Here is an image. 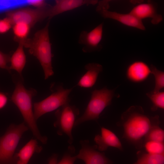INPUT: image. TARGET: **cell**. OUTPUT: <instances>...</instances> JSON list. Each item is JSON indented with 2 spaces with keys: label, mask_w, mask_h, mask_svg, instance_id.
Returning <instances> with one entry per match:
<instances>
[{
  "label": "cell",
  "mask_w": 164,
  "mask_h": 164,
  "mask_svg": "<svg viewBox=\"0 0 164 164\" xmlns=\"http://www.w3.org/2000/svg\"><path fill=\"white\" fill-rule=\"evenodd\" d=\"M147 96L152 103L151 110L155 111L158 108L164 109V92L159 91L153 93L151 91L146 94Z\"/></svg>",
  "instance_id": "44dd1931"
},
{
  "label": "cell",
  "mask_w": 164,
  "mask_h": 164,
  "mask_svg": "<svg viewBox=\"0 0 164 164\" xmlns=\"http://www.w3.org/2000/svg\"><path fill=\"white\" fill-rule=\"evenodd\" d=\"M31 28L29 25L22 22L13 24L12 28L14 35V40L18 43L27 39Z\"/></svg>",
  "instance_id": "ffe728a7"
},
{
  "label": "cell",
  "mask_w": 164,
  "mask_h": 164,
  "mask_svg": "<svg viewBox=\"0 0 164 164\" xmlns=\"http://www.w3.org/2000/svg\"><path fill=\"white\" fill-rule=\"evenodd\" d=\"M11 56L0 51V68L7 70L10 72L8 63L10 62Z\"/></svg>",
  "instance_id": "4316f807"
},
{
  "label": "cell",
  "mask_w": 164,
  "mask_h": 164,
  "mask_svg": "<svg viewBox=\"0 0 164 164\" xmlns=\"http://www.w3.org/2000/svg\"><path fill=\"white\" fill-rule=\"evenodd\" d=\"M151 73L150 67L145 62L140 61L131 63L128 67L126 72L127 78L135 83L144 81Z\"/></svg>",
  "instance_id": "9a60e30c"
},
{
  "label": "cell",
  "mask_w": 164,
  "mask_h": 164,
  "mask_svg": "<svg viewBox=\"0 0 164 164\" xmlns=\"http://www.w3.org/2000/svg\"><path fill=\"white\" fill-rule=\"evenodd\" d=\"M79 113L78 108L69 103L60 107L55 113L56 120L53 125L57 129V134L60 135H66L68 138V142L70 145L73 141L72 130Z\"/></svg>",
  "instance_id": "52a82bcc"
},
{
  "label": "cell",
  "mask_w": 164,
  "mask_h": 164,
  "mask_svg": "<svg viewBox=\"0 0 164 164\" xmlns=\"http://www.w3.org/2000/svg\"><path fill=\"white\" fill-rule=\"evenodd\" d=\"M51 6L40 9L23 7L9 10L6 12V17L12 25L19 22H26L33 27L37 22L49 17Z\"/></svg>",
  "instance_id": "ba28073f"
},
{
  "label": "cell",
  "mask_w": 164,
  "mask_h": 164,
  "mask_svg": "<svg viewBox=\"0 0 164 164\" xmlns=\"http://www.w3.org/2000/svg\"><path fill=\"white\" fill-rule=\"evenodd\" d=\"M136 154L137 160L133 164H164V154H152L140 150Z\"/></svg>",
  "instance_id": "d6986e66"
},
{
  "label": "cell",
  "mask_w": 164,
  "mask_h": 164,
  "mask_svg": "<svg viewBox=\"0 0 164 164\" xmlns=\"http://www.w3.org/2000/svg\"><path fill=\"white\" fill-rule=\"evenodd\" d=\"M86 73L80 78L77 85L84 88L92 87L95 84L99 74L103 70L102 66L92 63L86 65Z\"/></svg>",
  "instance_id": "2e32d148"
},
{
  "label": "cell",
  "mask_w": 164,
  "mask_h": 164,
  "mask_svg": "<svg viewBox=\"0 0 164 164\" xmlns=\"http://www.w3.org/2000/svg\"><path fill=\"white\" fill-rule=\"evenodd\" d=\"M50 21L43 28L37 31L32 38H27L18 43L28 48L30 53L38 60L43 70L45 80L54 74L52 66L53 54L52 53L49 32Z\"/></svg>",
  "instance_id": "3957f363"
},
{
  "label": "cell",
  "mask_w": 164,
  "mask_h": 164,
  "mask_svg": "<svg viewBox=\"0 0 164 164\" xmlns=\"http://www.w3.org/2000/svg\"><path fill=\"white\" fill-rule=\"evenodd\" d=\"M55 4L51 6L49 17L50 20L54 16L84 5H95L98 1L94 0H56Z\"/></svg>",
  "instance_id": "4fadbf2b"
},
{
  "label": "cell",
  "mask_w": 164,
  "mask_h": 164,
  "mask_svg": "<svg viewBox=\"0 0 164 164\" xmlns=\"http://www.w3.org/2000/svg\"><path fill=\"white\" fill-rule=\"evenodd\" d=\"M8 98L4 93L0 92V109L4 107L7 103Z\"/></svg>",
  "instance_id": "f1b7e54d"
},
{
  "label": "cell",
  "mask_w": 164,
  "mask_h": 164,
  "mask_svg": "<svg viewBox=\"0 0 164 164\" xmlns=\"http://www.w3.org/2000/svg\"><path fill=\"white\" fill-rule=\"evenodd\" d=\"M42 150V147L38 145L37 139H31L19 151L16 155L18 158L17 164H28L35 153H40Z\"/></svg>",
  "instance_id": "e0dca14e"
},
{
  "label": "cell",
  "mask_w": 164,
  "mask_h": 164,
  "mask_svg": "<svg viewBox=\"0 0 164 164\" xmlns=\"http://www.w3.org/2000/svg\"><path fill=\"white\" fill-rule=\"evenodd\" d=\"M58 155L54 154L49 159L48 164H57V163Z\"/></svg>",
  "instance_id": "f546056e"
},
{
  "label": "cell",
  "mask_w": 164,
  "mask_h": 164,
  "mask_svg": "<svg viewBox=\"0 0 164 164\" xmlns=\"http://www.w3.org/2000/svg\"><path fill=\"white\" fill-rule=\"evenodd\" d=\"M129 13L142 21L145 19L151 18V22L154 24H158L163 19L162 15L157 13L155 4L151 1L138 4Z\"/></svg>",
  "instance_id": "7c38bea8"
},
{
  "label": "cell",
  "mask_w": 164,
  "mask_h": 164,
  "mask_svg": "<svg viewBox=\"0 0 164 164\" xmlns=\"http://www.w3.org/2000/svg\"><path fill=\"white\" fill-rule=\"evenodd\" d=\"M109 2L99 1L96 8L97 12L105 19H111L117 21L125 26L145 30V27L142 20L130 14H124L108 10Z\"/></svg>",
  "instance_id": "9c48e42d"
},
{
  "label": "cell",
  "mask_w": 164,
  "mask_h": 164,
  "mask_svg": "<svg viewBox=\"0 0 164 164\" xmlns=\"http://www.w3.org/2000/svg\"><path fill=\"white\" fill-rule=\"evenodd\" d=\"M94 141L97 146V149L101 151H106L109 147L123 150L120 140L112 132L104 127L101 128V134L96 135Z\"/></svg>",
  "instance_id": "5bb4252c"
},
{
  "label": "cell",
  "mask_w": 164,
  "mask_h": 164,
  "mask_svg": "<svg viewBox=\"0 0 164 164\" xmlns=\"http://www.w3.org/2000/svg\"><path fill=\"white\" fill-rule=\"evenodd\" d=\"M23 78L15 80V87L11 97L12 101L20 111L24 122L33 136L43 144L46 143L47 138L42 135L38 128L32 110V99L37 94L35 89H26L23 83Z\"/></svg>",
  "instance_id": "7a4b0ae2"
},
{
  "label": "cell",
  "mask_w": 164,
  "mask_h": 164,
  "mask_svg": "<svg viewBox=\"0 0 164 164\" xmlns=\"http://www.w3.org/2000/svg\"><path fill=\"white\" fill-rule=\"evenodd\" d=\"M150 67L151 73L154 75L155 79V87L152 92L156 93L160 91L164 87V72L158 70L153 65H151Z\"/></svg>",
  "instance_id": "7402d4cb"
},
{
  "label": "cell",
  "mask_w": 164,
  "mask_h": 164,
  "mask_svg": "<svg viewBox=\"0 0 164 164\" xmlns=\"http://www.w3.org/2000/svg\"><path fill=\"white\" fill-rule=\"evenodd\" d=\"M81 148L76 155L77 159L83 161L85 164H112L113 162L107 157L104 152L97 150L96 145H91L88 140L80 141Z\"/></svg>",
  "instance_id": "30bf717a"
},
{
  "label": "cell",
  "mask_w": 164,
  "mask_h": 164,
  "mask_svg": "<svg viewBox=\"0 0 164 164\" xmlns=\"http://www.w3.org/2000/svg\"><path fill=\"white\" fill-rule=\"evenodd\" d=\"M114 90L106 87L91 92V99L83 114L77 119L74 127L86 121H97L103 110L111 103Z\"/></svg>",
  "instance_id": "5b68a950"
},
{
  "label": "cell",
  "mask_w": 164,
  "mask_h": 164,
  "mask_svg": "<svg viewBox=\"0 0 164 164\" xmlns=\"http://www.w3.org/2000/svg\"><path fill=\"white\" fill-rule=\"evenodd\" d=\"M143 147L146 152L152 154H164V142L147 141L144 143Z\"/></svg>",
  "instance_id": "603a6c76"
},
{
  "label": "cell",
  "mask_w": 164,
  "mask_h": 164,
  "mask_svg": "<svg viewBox=\"0 0 164 164\" xmlns=\"http://www.w3.org/2000/svg\"><path fill=\"white\" fill-rule=\"evenodd\" d=\"M23 46L20 43L15 51L11 56L10 62L11 65L9 69L16 71L19 76L22 78V72L25 67L26 62V55L23 49Z\"/></svg>",
  "instance_id": "ac0fdd59"
},
{
  "label": "cell",
  "mask_w": 164,
  "mask_h": 164,
  "mask_svg": "<svg viewBox=\"0 0 164 164\" xmlns=\"http://www.w3.org/2000/svg\"><path fill=\"white\" fill-rule=\"evenodd\" d=\"M104 23H101L89 32L83 30L80 32L78 43L83 45L82 51L85 53L99 51L102 48L100 44L103 33Z\"/></svg>",
  "instance_id": "8fae6325"
},
{
  "label": "cell",
  "mask_w": 164,
  "mask_h": 164,
  "mask_svg": "<svg viewBox=\"0 0 164 164\" xmlns=\"http://www.w3.org/2000/svg\"><path fill=\"white\" fill-rule=\"evenodd\" d=\"M72 89H65L62 85H59L50 95L42 101L34 103L33 113L36 120L37 121L44 114L69 103V95Z\"/></svg>",
  "instance_id": "8992f818"
},
{
  "label": "cell",
  "mask_w": 164,
  "mask_h": 164,
  "mask_svg": "<svg viewBox=\"0 0 164 164\" xmlns=\"http://www.w3.org/2000/svg\"><path fill=\"white\" fill-rule=\"evenodd\" d=\"M147 141H152L164 142V130L160 127L159 126H155L152 128L149 132L145 137V142Z\"/></svg>",
  "instance_id": "cb8c5ba5"
},
{
  "label": "cell",
  "mask_w": 164,
  "mask_h": 164,
  "mask_svg": "<svg viewBox=\"0 0 164 164\" xmlns=\"http://www.w3.org/2000/svg\"><path fill=\"white\" fill-rule=\"evenodd\" d=\"M75 151L74 146L70 145L61 159L57 164H74L75 160L77 159L76 155H73Z\"/></svg>",
  "instance_id": "d4e9b609"
},
{
  "label": "cell",
  "mask_w": 164,
  "mask_h": 164,
  "mask_svg": "<svg viewBox=\"0 0 164 164\" xmlns=\"http://www.w3.org/2000/svg\"><path fill=\"white\" fill-rule=\"evenodd\" d=\"M26 2L29 5L37 9L43 8L49 5L44 0H28Z\"/></svg>",
  "instance_id": "83f0119b"
},
{
  "label": "cell",
  "mask_w": 164,
  "mask_h": 164,
  "mask_svg": "<svg viewBox=\"0 0 164 164\" xmlns=\"http://www.w3.org/2000/svg\"><path fill=\"white\" fill-rule=\"evenodd\" d=\"M159 117L146 115L140 106L130 107L121 114L116 123L123 130V138L138 149L143 148L146 135L153 127L159 126Z\"/></svg>",
  "instance_id": "6da1fadb"
},
{
  "label": "cell",
  "mask_w": 164,
  "mask_h": 164,
  "mask_svg": "<svg viewBox=\"0 0 164 164\" xmlns=\"http://www.w3.org/2000/svg\"><path fill=\"white\" fill-rule=\"evenodd\" d=\"M29 129L24 122L12 124L0 137V164H17L15 151L22 135Z\"/></svg>",
  "instance_id": "277c9868"
},
{
  "label": "cell",
  "mask_w": 164,
  "mask_h": 164,
  "mask_svg": "<svg viewBox=\"0 0 164 164\" xmlns=\"http://www.w3.org/2000/svg\"><path fill=\"white\" fill-rule=\"evenodd\" d=\"M12 24L7 17L0 20V34L7 32L12 28Z\"/></svg>",
  "instance_id": "484cf974"
}]
</instances>
